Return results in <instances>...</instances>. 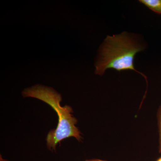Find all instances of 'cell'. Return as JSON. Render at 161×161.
<instances>
[{
    "label": "cell",
    "mask_w": 161,
    "mask_h": 161,
    "mask_svg": "<svg viewBox=\"0 0 161 161\" xmlns=\"http://www.w3.org/2000/svg\"><path fill=\"white\" fill-rule=\"evenodd\" d=\"M146 45L138 35L124 31L119 34L108 36L98 49L95 64V74L102 76L106 71L113 69L118 72L135 71L134 60L136 55L146 49Z\"/></svg>",
    "instance_id": "obj_1"
},
{
    "label": "cell",
    "mask_w": 161,
    "mask_h": 161,
    "mask_svg": "<svg viewBox=\"0 0 161 161\" xmlns=\"http://www.w3.org/2000/svg\"><path fill=\"white\" fill-rule=\"evenodd\" d=\"M85 161H107L99 159H92L86 160Z\"/></svg>",
    "instance_id": "obj_5"
},
{
    "label": "cell",
    "mask_w": 161,
    "mask_h": 161,
    "mask_svg": "<svg viewBox=\"0 0 161 161\" xmlns=\"http://www.w3.org/2000/svg\"><path fill=\"white\" fill-rule=\"evenodd\" d=\"M24 97L37 98L48 104L57 112L58 125L55 130H51L47 137V145L49 150H55L57 144L64 139L75 137L80 142L81 136L78 128L75 126L77 119L72 115L71 107L68 105L62 107L61 95L53 88L37 85L26 88L22 92Z\"/></svg>",
    "instance_id": "obj_2"
},
{
    "label": "cell",
    "mask_w": 161,
    "mask_h": 161,
    "mask_svg": "<svg viewBox=\"0 0 161 161\" xmlns=\"http://www.w3.org/2000/svg\"><path fill=\"white\" fill-rule=\"evenodd\" d=\"M158 122L159 132V152L161 153V105L158 112Z\"/></svg>",
    "instance_id": "obj_4"
},
{
    "label": "cell",
    "mask_w": 161,
    "mask_h": 161,
    "mask_svg": "<svg viewBox=\"0 0 161 161\" xmlns=\"http://www.w3.org/2000/svg\"><path fill=\"white\" fill-rule=\"evenodd\" d=\"M156 161H161V157L159 158Z\"/></svg>",
    "instance_id": "obj_6"
},
{
    "label": "cell",
    "mask_w": 161,
    "mask_h": 161,
    "mask_svg": "<svg viewBox=\"0 0 161 161\" xmlns=\"http://www.w3.org/2000/svg\"><path fill=\"white\" fill-rule=\"evenodd\" d=\"M139 2L155 13L161 14V0H140Z\"/></svg>",
    "instance_id": "obj_3"
}]
</instances>
